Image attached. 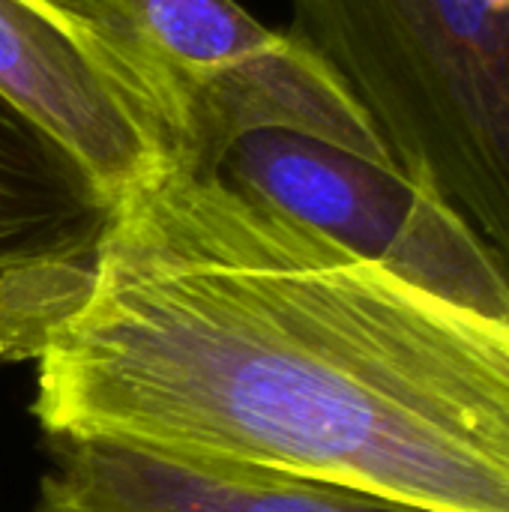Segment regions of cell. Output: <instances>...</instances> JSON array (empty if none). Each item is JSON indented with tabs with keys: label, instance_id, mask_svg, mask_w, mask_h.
Segmentation results:
<instances>
[{
	"label": "cell",
	"instance_id": "cell-1",
	"mask_svg": "<svg viewBox=\"0 0 509 512\" xmlns=\"http://www.w3.org/2000/svg\"><path fill=\"white\" fill-rule=\"evenodd\" d=\"M48 438L270 468L420 512H509V321L231 189L126 198L36 354Z\"/></svg>",
	"mask_w": 509,
	"mask_h": 512
},
{
	"label": "cell",
	"instance_id": "cell-2",
	"mask_svg": "<svg viewBox=\"0 0 509 512\" xmlns=\"http://www.w3.org/2000/svg\"><path fill=\"white\" fill-rule=\"evenodd\" d=\"M291 33L509 267V0H294Z\"/></svg>",
	"mask_w": 509,
	"mask_h": 512
},
{
	"label": "cell",
	"instance_id": "cell-3",
	"mask_svg": "<svg viewBox=\"0 0 509 512\" xmlns=\"http://www.w3.org/2000/svg\"><path fill=\"white\" fill-rule=\"evenodd\" d=\"M0 90L117 204L180 168V90L132 0H0Z\"/></svg>",
	"mask_w": 509,
	"mask_h": 512
},
{
	"label": "cell",
	"instance_id": "cell-4",
	"mask_svg": "<svg viewBox=\"0 0 509 512\" xmlns=\"http://www.w3.org/2000/svg\"><path fill=\"white\" fill-rule=\"evenodd\" d=\"M216 177L423 291L509 321V267L501 255L399 165L264 129L240 138Z\"/></svg>",
	"mask_w": 509,
	"mask_h": 512
},
{
	"label": "cell",
	"instance_id": "cell-5",
	"mask_svg": "<svg viewBox=\"0 0 509 512\" xmlns=\"http://www.w3.org/2000/svg\"><path fill=\"white\" fill-rule=\"evenodd\" d=\"M183 105L186 174L210 177L264 129L309 135L396 165L339 72L297 33H276L237 0H132Z\"/></svg>",
	"mask_w": 509,
	"mask_h": 512
},
{
	"label": "cell",
	"instance_id": "cell-6",
	"mask_svg": "<svg viewBox=\"0 0 509 512\" xmlns=\"http://www.w3.org/2000/svg\"><path fill=\"white\" fill-rule=\"evenodd\" d=\"M120 204L93 171L0 90V324L15 360L84 294Z\"/></svg>",
	"mask_w": 509,
	"mask_h": 512
},
{
	"label": "cell",
	"instance_id": "cell-7",
	"mask_svg": "<svg viewBox=\"0 0 509 512\" xmlns=\"http://www.w3.org/2000/svg\"><path fill=\"white\" fill-rule=\"evenodd\" d=\"M36 512H420L354 489L99 438H48Z\"/></svg>",
	"mask_w": 509,
	"mask_h": 512
},
{
	"label": "cell",
	"instance_id": "cell-8",
	"mask_svg": "<svg viewBox=\"0 0 509 512\" xmlns=\"http://www.w3.org/2000/svg\"><path fill=\"white\" fill-rule=\"evenodd\" d=\"M0 363H12V351H9V342L3 333V324H0Z\"/></svg>",
	"mask_w": 509,
	"mask_h": 512
}]
</instances>
